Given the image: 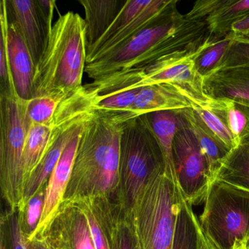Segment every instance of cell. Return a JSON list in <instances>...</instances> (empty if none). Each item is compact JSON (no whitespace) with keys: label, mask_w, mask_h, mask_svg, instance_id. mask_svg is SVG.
I'll use <instances>...</instances> for the list:
<instances>
[{"label":"cell","mask_w":249,"mask_h":249,"mask_svg":"<svg viewBox=\"0 0 249 249\" xmlns=\"http://www.w3.org/2000/svg\"><path fill=\"white\" fill-rule=\"evenodd\" d=\"M232 38L230 35L220 40H213L204 46L194 58L195 69L202 78H205L221 67Z\"/></svg>","instance_id":"cell-28"},{"label":"cell","mask_w":249,"mask_h":249,"mask_svg":"<svg viewBox=\"0 0 249 249\" xmlns=\"http://www.w3.org/2000/svg\"><path fill=\"white\" fill-rule=\"evenodd\" d=\"M179 113L180 122L173 141L176 178L185 200L198 205L205 200L214 179L206 157L181 110Z\"/></svg>","instance_id":"cell-8"},{"label":"cell","mask_w":249,"mask_h":249,"mask_svg":"<svg viewBox=\"0 0 249 249\" xmlns=\"http://www.w3.org/2000/svg\"><path fill=\"white\" fill-rule=\"evenodd\" d=\"M211 110L224 121L239 142L249 138V107L225 99L217 100L216 104Z\"/></svg>","instance_id":"cell-26"},{"label":"cell","mask_w":249,"mask_h":249,"mask_svg":"<svg viewBox=\"0 0 249 249\" xmlns=\"http://www.w3.org/2000/svg\"><path fill=\"white\" fill-rule=\"evenodd\" d=\"M201 230L216 249H232L234 243L249 237V191L221 180L210 186Z\"/></svg>","instance_id":"cell-7"},{"label":"cell","mask_w":249,"mask_h":249,"mask_svg":"<svg viewBox=\"0 0 249 249\" xmlns=\"http://www.w3.org/2000/svg\"><path fill=\"white\" fill-rule=\"evenodd\" d=\"M194 105L181 90L167 84H151L142 87L133 107L136 116L158 111L180 110Z\"/></svg>","instance_id":"cell-18"},{"label":"cell","mask_w":249,"mask_h":249,"mask_svg":"<svg viewBox=\"0 0 249 249\" xmlns=\"http://www.w3.org/2000/svg\"><path fill=\"white\" fill-rule=\"evenodd\" d=\"M30 249H51L46 238H35L28 242Z\"/></svg>","instance_id":"cell-36"},{"label":"cell","mask_w":249,"mask_h":249,"mask_svg":"<svg viewBox=\"0 0 249 249\" xmlns=\"http://www.w3.org/2000/svg\"><path fill=\"white\" fill-rule=\"evenodd\" d=\"M126 1L79 0L85 11L84 20L87 53L114 22Z\"/></svg>","instance_id":"cell-19"},{"label":"cell","mask_w":249,"mask_h":249,"mask_svg":"<svg viewBox=\"0 0 249 249\" xmlns=\"http://www.w3.org/2000/svg\"><path fill=\"white\" fill-rule=\"evenodd\" d=\"M205 94L212 100H230L249 107V65L223 67L203 78Z\"/></svg>","instance_id":"cell-15"},{"label":"cell","mask_w":249,"mask_h":249,"mask_svg":"<svg viewBox=\"0 0 249 249\" xmlns=\"http://www.w3.org/2000/svg\"><path fill=\"white\" fill-rule=\"evenodd\" d=\"M232 39L249 37V16L236 21L231 25L229 33Z\"/></svg>","instance_id":"cell-35"},{"label":"cell","mask_w":249,"mask_h":249,"mask_svg":"<svg viewBox=\"0 0 249 249\" xmlns=\"http://www.w3.org/2000/svg\"><path fill=\"white\" fill-rule=\"evenodd\" d=\"M0 249H30L20 225L18 209L9 208L1 214Z\"/></svg>","instance_id":"cell-29"},{"label":"cell","mask_w":249,"mask_h":249,"mask_svg":"<svg viewBox=\"0 0 249 249\" xmlns=\"http://www.w3.org/2000/svg\"><path fill=\"white\" fill-rule=\"evenodd\" d=\"M88 220L96 249H116L113 219L116 201L103 196L75 201Z\"/></svg>","instance_id":"cell-16"},{"label":"cell","mask_w":249,"mask_h":249,"mask_svg":"<svg viewBox=\"0 0 249 249\" xmlns=\"http://www.w3.org/2000/svg\"><path fill=\"white\" fill-rule=\"evenodd\" d=\"M74 92L61 93L44 97H35L32 100H27L25 110L27 130L30 125L50 124L60 105L67 97Z\"/></svg>","instance_id":"cell-27"},{"label":"cell","mask_w":249,"mask_h":249,"mask_svg":"<svg viewBox=\"0 0 249 249\" xmlns=\"http://www.w3.org/2000/svg\"><path fill=\"white\" fill-rule=\"evenodd\" d=\"M215 180L249 191V137L229 152Z\"/></svg>","instance_id":"cell-24"},{"label":"cell","mask_w":249,"mask_h":249,"mask_svg":"<svg viewBox=\"0 0 249 249\" xmlns=\"http://www.w3.org/2000/svg\"><path fill=\"white\" fill-rule=\"evenodd\" d=\"M181 113L205 154L215 180V176L230 150L213 133L193 107L183 109Z\"/></svg>","instance_id":"cell-20"},{"label":"cell","mask_w":249,"mask_h":249,"mask_svg":"<svg viewBox=\"0 0 249 249\" xmlns=\"http://www.w3.org/2000/svg\"><path fill=\"white\" fill-rule=\"evenodd\" d=\"M247 245H248V248H249V239H248V240H247Z\"/></svg>","instance_id":"cell-39"},{"label":"cell","mask_w":249,"mask_h":249,"mask_svg":"<svg viewBox=\"0 0 249 249\" xmlns=\"http://www.w3.org/2000/svg\"><path fill=\"white\" fill-rule=\"evenodd\" d=\"M46 188L47 183L18 209L20 225L27 241L30 240L40 224L46 200Z\"/></svg>","instance_id":"cell-30"},{"label":"cell","mask_w":249,"mask_h":249,"mask_svg":"<svg viewBox=\"0 0 249 249\" xmlns=\"http://www.w3.org/2000/svg\"><path fill=\"white\" fill-rule=\"evenodd\" d=\"M0 23H1V41H0V92L16 89L14 78L10 68L8 49V22L7 18L5 1L0 2Z\"/></svg>","instance_id":"cell-32"},{"label":"cell","mask_w":249,"mask_h":249,"mask_svg":"<svg viewBox=\"0 0 249 249\" xmlns=\"http://www.w3.org/2000/svg\"><path fill=\"white\" fill-rule=\"evenodd\" d=\"M180 110L158 111L147 114L158 140L165 164V173L177 181L173 161V141L180 122Z\"/></svg>","instance_id":"cell-22"},{"label":"cell","mask_w":249,"mask_h":249,"mask_svg":"<svg viewBox=\"0 0 249 249\" xmlns=\"http://www.w3.org/2000/svg\"><path fill=\"white\" fill-rule=\"evenodd\" d=\"M203 47L195 53H178L165 56L143 68L141 87L170 84L181 90L193 103V107L213 108L217 100H212L204 92L203 78L196 72L194 62V58Z\"/></svg>","instance_id":"cell-10"},{"label":"cell","mask_w":249,"mask_h":249,"mask_svg":"<svg viewBox=\"0 0 249 249\" xmlns=\"http://www.w3.org/2000/svg\"><path fill=\"white\" fill-rule=\"evenodd\" d=\"M113 235L116 249H139L132 220L118 202L113 213Z\"/></svg>","instance_id":"cell-31"},{"label":"cell","mask_w":249,"mask_h":249,"mask_svg":"<svg viewBox=\"0 0 249 249\" xmlns=\"http://www.w3.org/2000/svg\"><path fill=\"white\" fill-rule=\"evenodd\" d=\"M192 107L208 127L212 131L213 133L228 149L231 151L240 143L229 129L224 121L215 112L211 109L199 107Z\"/></svg>","instance_id":"cell-33"},{"label":"cell","mask_w":249,"mask_h":249,"mask_svg":"<svg viewBox=\"0 0 249 249\" xmlns=\"http://www.w3.org/2000/svg\"><path fill=\"white\" fill-rule=\"evenodd\" d=\"M135 117L132 113L91 110L81 132L62 203L98 196L116 201L121 135L126 122Z\"/></svg>","instance_id":"cell-2"},{"label":"cell","mask_w":249,"mask_h":249,"mask_svg":"<svg viewBox=\"0 0 249 249\" xmlns=\"http://www.w3.org/2000/svg\"><path fill=\"white\" fill-rule=\"evenodd\" d=\"M177 3L176 0H127L114 22L87 52V64L129 40Z\"/></svg>","instance_id":"cell-9"},{"label":"cell","mask_w":249,"mask_h":249,"mask_svg":"<svg viewBox=\"0 0 249 249\" xmlns=\"http://www.w3.org/2000/svg\"><path fill=\"white\" fill-rule=\"evenodd\" d=\"M8 49L10 68L19 97L30 100L34 97L36 67L25 43L12 25L8 24Z\"/></svg>","instance_id":"cell-17"},{"label":"cell","mask_w":249,"mask_h":249,"mask_svg":"<svg viewBox=\"0 0 249 249\" xmlns=\"http://www.w3.org/2000/svg\"><path fill=\"white\" fill-rule=\"evenodd\" d=\"M199 219L192 205L183 198L176 219L172 249H199Z\"/></svg>","instance_id":"cell-25"},{"label":"cell","mask_w":249,"mask_h":249,"mask_svg":"<svg viewBox=\"0 0 249 249\" xmlns=\"http://www.w3.org/2000/svg\"><path fill=\"white\" fill-rule=\"evenodd\" d=\"M57 126V116L55 114L49 124L30 125L23 153V171L24 182L38 165L50 144Z\"/></svg>","instance_id":"cell-23"},{"label":"cell","mask_w":249,"mask_h":249,"mask_svg":"<svg viewBox=\"0 0 249 249\" xmlns=\"http://www.w3.org/2000/svg\"><path fill=\"white\" fill-rule=\"evenodd\" d=\"M87 56L84 18L72 11L60 16L35 71L33 98L80 89Z\"/></svg>","instance_id":"cell-3"},{"label":"cell","mask_w":249,"mask_h":249,"mask_svg":"<svg viewBox=\"0 0 249 249\" xmlns=\"http://www.w3.org/2000/svg\"><path fill=\"white\" fill-rule=\"evenodd\" d=\"M27 102L17 90L0 92V188L11 209H18L22 202Z\"/></svg>","instance_id":"cell-6"},{"label":"cell","mask_w":249,"mask_h":249,"mask_svg":"<svg viewBox=\"0 0 249 249\" xmlns=\"http://www.w3.org/2000/svg\"><path fill=\"white\" fill-rule=\"evenodd\" d=\"M249 16V0H211L205 18L210 32L216 40L228 36L231 25Z\"/></svg>","instance_id":"cell-21"},{"label":"cell","mask_w":249,"mask_h":249,"mask_svg":"<svg viewBox=\"0 0 249 249\" xmlns=\"http://www.w3.org/2000/svg\"><path fill=\"white\" fill-rule=\"evenodd\" d=\"M174 5L154 22L113 50L86 65L94 80L125 70L145 68L178 53H195L212 40L205 19L182 15Z\"/></svg>","instance_id":"cell-1"},{"label":"cell","mask_w":249,"mask_h":249,"mask_svg":"<svg viewBox=\"0 0 249 249\" xmlns=\"http://www.w3.org/2000/svg\"><path fill=\"white\" fill-rule=\"evenodd\" d=\"M7 18L25 43L35 67L41 59L53 29L38 0H5Z\"/></svg>","instance_id":"cell-12"},{"label":"cell","mask_w":249,"mask_h":249,"mask_svg":"<svg viewBox=\"0 0 249 249\" xmlns=\"http://www.w3.org/2000/svg\"><path fill=\"white\" fill-rule=\"evenodd\" d=\"M84 125L65 148L48 181L46 200L41 219L37 230L29 241L35 238H45L51 224L57 215L72 174Z\"/></svg>","instance_id":"cell-14"},{"label":"cell","mask_w":249,"mask_h":249,"mask_svg":"<svg viewBox=\"0 0 249 249\" xmlns=\"http://www.w3.org/2000/svg\"><path fill=\"white\" fill-rule=\"evenodd\" d=\"M238 65H249V37L232 39L220 68Z\"/></svg>","instance_id":"cell-34"},{"label":"cell","mask_w":249,"mask_h":249,"mask_svg":"<svg viewBox=\"0 0 249 249\" xmlns=\"http://www.w3.org/2000/svg\"><path fill=\"white\" fill-rule=\"evenodd\" d=\"M165 172L164 157L147 114L128 121L119 150V182L116 202L129 215L148 182Z\"/></svg>","instance_id":"cell-4"},{"label":"cell","mask_w":249,"mask_h":249,"mask_svg":"<svg viewBox=\"0 0 249 249\" xmlns=\"http://www.w3.org/2000/svg\"><path fill=\"white\" fill-rule=\"evenodd\" d=\"M232 249H249L248 248L247 241L237 242L234 243Z\"/></svg>","instance_id":"cell-38"},{"label":"cell","mask_w":249,"mask_h":249,"mask_svg":"<svg viewBox=\"0 0 249 249\" xmlns=\"http://www.w3.org/2000/svg\"><path fill=\"white\" fill-rule=\"evenodd\" d=\"M45 238L51 249H96L82 210L75 202H63Z\"/></svg>","instance_id":"cell-13"},{"label":"cell","mask_w":249,"mask_h":249,"mask_svg":"<svg viewBox=\"0 0 249 249\" xmlns=\"http://www.w3.org/2000/svg\"><path fill=\"white\" fill-rule=\"evenodd\" d=\"M142 78L143 68H137L117 71L86 84L92 100V110L135 115L133 107L142 89Z\"/></svg>","instance_id":"cell-11"},{"label":"cell","mask_w":249,"mask_h":249,"mask_svg":"<svg viewBox=\"0 0 249 249\" xmlns=\"http://www.w3.org/2000/svg\"><path fill=\"white\" fill-rule=\"evenodd\" d=\"M199 249H216V248L202 232L201 227L199 234Z\"/></svg>","instance_id":"cell-37"},{"label":"cell","mask_w":249,"mask_h":249,"mask_svg":"<svg viewBox=\"0 0 249 249\" xmlns=\"http://www.w3.org/2000/svg\"><path fill=\"white\" fill-rule=\"evenodd\" d=\"M183 198L178 183L165 172L148 182L129 215L139 249H172Z\"/></svg>","instance_id":"cell-5"}]
</instances>
